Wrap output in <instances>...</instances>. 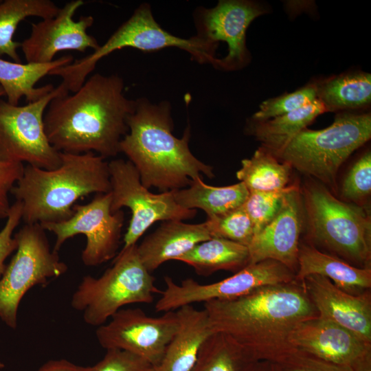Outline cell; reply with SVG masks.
<instances>
[{"label": "cell", "mask_w": 371, "mask_h": 371, "mask_svg": "<svg viewBox=\"0 0 371 371\" xmlns=\"http://www.w3.org/2000/svg\"><path fill=\"white\" fill-rule=\"evenodd\" d=\"M213 333L225 335L256 361L277 362L295 348L291 335L318 316L302 282L259 288L244 296L204 303Z\"/></svg>", "instance_id": "obj_1"}, {"label": "cell", "mask_w": 371, "mask_h": 371, "mask_svg": "<svg viewBox=\"0 0 371 371\" xmlns=\"http://www.w3.org/2000/svg\"><path fill=\"white\" fill-rule=\"evenodd\" d=\"M124 90L120 76L96 73L72 94L53 98L43 118L52 146L60 153L95 152L104 159L115 157L128 131L127 118L136 104Z\"/></svg>", "instance_id": "obj_2"}, {"label": "cell", "mask_w": 371, "mask_h": 371, "mask_svg": "<svg viewBox=\"0 0 371 371\" xmlns=\"http://www.w3.org/2000/svg\"><path fill=\"white\" fill-rule=\"evenodd\" d=\"M127 126L120 153L134 165L148 189L153 187L161 192L176 190L203 179V175L214 177L212 167L198 159L189 148L190 126L181 138L172 134L169 102L153 104L145 98L137 99Z\"/></svg>", "instance_id": "obj_3"}, {"label": "cell", "mask_w": 371, "mask_h": 371, "mask_svg": "<svg viewBox=\"0 0 371 371\" xmlns=\"http://www.w3.org/2000/svg\"><path fill=\"white\" fill-rule=\"evenodd\" d=\"M60 165L52 170L24 166L10 193L22 203L25 224L60 223L74 214L75 203L90 194L111 191L109 162L89 152L60 153Z\"/></svg>", "instance_id": "obj_4"}, {"label": "cell", "mask_w": 371, "mask_h": 371, "mask_svg": "<svg viewBox=\"0 0 371 371\" xmlns=\"http://www.w3.org/2000/svg\"><path fill=\"white\" fill-rule=\"evenodd\" d=\"M304 199L308 243L355 267L371 268V219L367 210L340 201L316 182L305 186Z\"/></svg>", "instance_id": "obj_5"}, {"label": "cell", "mask_w": 371, "mask_h": 371, "mask_svg": "<svg viewBox=\"0 0 371 371\" xmlns=\"http://www.w3.org/2000/svg\"><path fill=\"white\" fill-rule=\"evenodd\" d=\"M218 45L196 35L185 38L169 33L157 23L150 5L145 3L137 7L131 17L97 49L69 65L54 69L49 75L60 77V84L69 92L74 93L83 85L98 61L116 50L132 47L152 52L177 47L188 52L199 63L211 64L215 67Z\"/></svg>", "instance_id": "obj_6"}, {"label": "cell", "mask_w": 371, "mask_h": 371, "mask_svg": "<svg viewBox=\"0 0 371 371\" xmlns=\"http://www.w3.org/2000/svg\"><path fill=\"white\" fill-rule=\"evenodd\" d=\"M370 137V113L340 112L330 126L303 129L274 155L335 190L340 166Z\"/></svg>", "instance_id": "obj_7"}, {"label": "cell", "mask_w": 371, "mask_h": 371, "mask_svg": "<svg viewBox=\"0 0 371 371\" xmlns=\"http://www.w3.org/2000/svg\"><path fill=\"white\" fill-rule=\"evenodd\" d=\"M155 280L135 244L121 249L100 277L84 276L72 295L71 305L82 313L87 324L98 327L126 305L153 302L154 295L161 292Z\"/></svg>", "instance_id": "obj_8"}, {"label": "cell", "mask_w": 371, "mask_h": 371, "mask_svg": "<svg viewBox=\"0 0 371 371\" xmlns=\"http://www.w3.org/2000/svg\"><path fill=\"white\" fill-rule=\"evenodd\" d=\"M17 248L0 278V319L12 329L17 326L20 302L37 285H45L68 269L51 249L40 223L24 224L14 235Z\"/></svg>", "instance_id": "obj_9"}, {"label": "cell", "mask_w": 371, "mask_h": 371, "mask_svg": "<svg viewBox=\"0 0 371 371\" xmlns=\"http://www.w3.org/2000/svg\"><path fill=\"white\" fill-rule=\"evenodd\" d=\"M67 93L60 84L43 98L23 106L0 99V160L45 170L58 168L60 152L49 142L43 118L50 101Z\"/></svg>", "instance_id": "obj_10"}, {"label": "cell", "mask_w": 371, "mask_h": 371, "mask_svg": "<svg viewBox=\"0 0 371 371\" xmlns=\"http://www.w3.org/2000/svg\"><path fill=\"white\" fill-rule=\"evenodd\" d=\"M109 168L111 212L128 207L131 212L121 249L137 244L139 238L156 222L183 221L196 216V210L184 208L176 202L173 190L159 194L150 192L142 183L138 171L130 161L111 160Z\"/></svg>", "instance_id": "obj_11"}, {"label": "cell", "mask_w": 371, "mask_h": 371, "mask_svg": "<svg viewBox=\"0 0 371 371\" xmlns=\"http://www.w3.org/2000/svg\"><path fill=\"white\" fill-rule=\"evenodd\" d=\"M295 277V273L286 266L269 259L249 264L232 276L212 284H202L187 278L179 284L166 276V289L161 291L155 308L157 312L165 313L194 303L232 300L263 286L290 282Z\"/></svg>", "instance_id": "obj_12"}, {"label": "cell", "mask_w": 371, "mask_h": 371, "mask_svg": "<svg viewBox=\"0 0 371 371\" xmlns=\"http://www.w3.org/2000/svg\"><path fill=\"white\" fill-rule=\"evenodd\" d=\"M111 203L110 192L97 194L87 204H75L74 214L68 220L40 223L56 236L53 250L58 252L67 240L83 234L87 240L81 254L85 265L98 266L113 259L120 245L124 214L122 210L112 212Z\"/></svg>", "instance_id": "obj_13"}, {"label": "cell", "mask_w": 371, "mask_h": 371, "mask_svg": "<svg viewBox=\"0 0 371 371\" xmlns=\"http://www.w3.org/2000/svg\"><path fill=\"white\" fill-rule=\"evenodd\" d=\"M108 323L98 327L95 336L106 350L118 349L136 355L157 366L178 328L173 311L150 317L138 308H121Z\"/></svg>", "instance_id": "obj_14"}, {"label": "cell", "mask_w": 371, "mask_h": 371, "mask_svg": "<svg viewBox=\"0 0 371 371\" xmlns=\"http://www.w3.org/2000/svg\"><path fill=\"white\" fill-rule=\"evenodd\" d=\"M264 13L261 5L246 0H221L214 8L196 10V36L213 43L224 41L227 44V56L218 58L215 68L232 71L248 63L246 32L250 23Z\"/></svg>", "instance_id": "obj_15"}, {"label": "cell", "mask_w": 371, "mask_h": 371, "mask_svg": "<svg viewBox=\"0 0 371 371\" xmlns=\"http://www.w3.org/2000/svg\"><path fill=\"white\" fill-rule=\"evenodd\" d=\"M82 0H73L60 8L52 18L31 25L29 37L21 43V48L27 63L43 64L54 60V56L64 50L85 52L97 49L100 45L87 30L93 25L91 15L74 19L76 11L84 4Z\"/></svg>", "instance_id": "obj_16"}, {"label": "cell", "mask_w": 371, "mask_h": 371, "mask_svg": "<svg viewBox=\"0 0 371 371\" xmlns=\"http://www.w3.org/2000/svg\"><path fill=\"white\" fill-rule=\"evenodd\" d=\"M290 342L297 349L353 371H371V342L319 316L300 322Z\"/></svg>", "instance_id": "obj_17"}, {"label": "cell", "mask_w": 371, "mask_h": 371, "mask_svg": "<svg viewBox=\"0 0 371 371\" xmlns=\"http://www.w3.org/2000/svg\"><path fill=\"white\" fill-rule=\"evenodd\" d=\"M303 205L298 187L293 185L275 217L254 235L248 246L249 264L273 260L295 274L304 215Z\"/></svg>", "instance_id": "obj_18"}, {"label": "cell", "mask_w": 371, "mask_h": 371, "mask_svg": "<svg viewBox=\"0 0 371 371\" xmlns=\"http://www.w3.org/2000/svg\"><path fill=\"white\" fill-rule=\"evenodd\" d=\"M305 291L318 316L350 330L371 342V291L359 295L348 293L320 275L302 281Z\"/></svg>", "instance_id": "obj_19"}, {"label": "cell", "mask_w": 371, "mask_h": 371, "mask_svg": "<svg viewBox=\"0 0 371 371\" xmlns=\"http://www.w3.org/2000/svg\"><path fill=\"white\" fill-rule=\"evenodd\" d=\"M212 238L207 221L189 224L168 221L137 245V251L146 269L152 273L163 263L177 260L197 244Z\"/></svg>", "instance_id": "obj_20"}, {"label": "cell", "mask_w": 371, "mask_h": 371, "mask_svg": "<svg viewBox=\"0 0 371 371\" xmlns=\"http://www.w3.org/2000/svg\"><path fill=\"white\" fill-rule=\"evenodd\" d=\"M178 328L161 362L152 371H190L205 340L213 333L206 311L185 305L176 311Z\"/></svg>", "instance_id": "obj_21"}, {"label": "cell", "mask_w": 371, "mask_h": 371, "mask_svg": "<svg viewBox=\"0 0 371 371\" xmlns=\"http://www.w3.org/2000/svg\"><path fill=\"white\" fill-rule=\"evenodd\" d=\"M295 280L302 282L310 275H320L341 290L359 295L371 288V268L355 267L324 253L310 243H300Z\"/></svg>", "instance_id": "obj_22"}, {"label": "cell", "mask_w": 371, "mask_h": 371, "mask_svg": "<svg viewBox=\"0 0 371 371\" xmlns=\"http://www.w3.org/2000/svg\"><path fill=\"white\" fill-rule=\"evenodd\" d=\"M71 55H65L51 63L43 64L10 62L0 58V85L7 102L18 105L25 97L32 102L39 100L54 89L52 84L36 87V83L54 69L71 63Z\"/></svg>", "instance_id": "obj_23"}, {"label": "cell", "mask_w": 371, "mask_h": 371, "mask_svg": "<svg viewBox=\"0 0 371 371\" xmlns=\"http://www.w3.org/2000/svg\"><path fill=\"white\" fill-rule=\"evenodd\" d=\"M176 202L181 207L203 210L207 218L222 216L241 207L249 190L243 182L216 187L207 185L202 178L192 181L184 188L173 190Z\"/></svg>", "instance_id": "obj_24"}, {"label": "cell", "mask_w": 371, "mask_h": 371, "mask_svg": "<svg viewBox=\"0 0 371 371\" xmlns=\"http://www.w3.org/2000/svg\"><path fill=\"white\" fill-rule=\"evenodd\" d=\"M317 99L326 112L367 108L371 102V75L355 71L316 82Z\"/></svg>", "instance_id": "obj_25"}, {"label": "cell", "mask_w": 371, "mask_h": 371, "mask_svg": "<svg viewBox=\"0 0 371 371\" xmlns=\"http://www.w3.org/2000/svg\"><path fill=\"white\" fill-rule=\"evenodd\" d=\"M192 267L199 276L224 270L234 273L249 264L248 247L221 238H212L195 245L177 259Z\"/></svg>", "instance_id": "obj_26"}, {"label": "cell", "mask_w": 371, "mask_h": 371, "mask_svg": "<svg viewBox=\"0 0 371 371\" xmlns=\"http://www.w3.org/2000/svg\"><path fill=\"white\" fill-rule=\"evenodd\" d=\"M326 112L323 104L317 99L306 106L282 115L265 121L251 120L248 131L262 143V147L275 155L318 115Z\"/></svg>", "instance_id": "obj_27"}, {"label": "cell", "mask_w": 371, "mask_h": 371, "mask_svg": "<svg viewBox=\"0 0 371 371\" xmlns=\"http://www.w3.org/2000/svg\"><path fill=\"white\" fill-rule=\"evenodd\" d=\"M60 8L50 0H5L0 2V56L21 63L17 53L21 43L13 40L19 23L29 16L42 19L55 16Z\"/></svg>", "instance_id": "obj_28"}, {"label": "cell", "mask_w": 371, "mask_h": 371, "mask_svg": "<svg viewBox=\"0 0 371 371\" xmlns=\"http://www.w3.org/2000/svg\"><path fill=\"white\" fill-rule=\"evenodd\" d=\"M291 169L289 164L279 162L273 153L262 146L251 158L241 161L236 177L249 191H275L287 186Z\"/></svg>", "instance_id": "obj_29"}, {"label": "cell", "mask_w": 371, "mask_h": 371, "mask_svg": "<svg viewBox=\"0 0 371 371\" xmlns=\"http://www.w3.org/2000/svg\"><path fill=\"white\" fill-rule=\"evenodd\" d=\"M256 361L225 335L213 333L202 345L190 371H251Z\"/></svg>", "instance_id": "obj_30"}, {"label": "cell", "mask_w": 371, "mask_h": 371, "mask_svg": "<svg viewBox=\"0 0 371 371\" xmlns=\"http://www.w3.org/2000/svg\"><path fill=\"white\" fill-rule=\"evenodd\" d=\"M212 238L227 239L247 247L254 235V227L243 205L227 214L206 220Z\"/></svg>", "instance_id": "obj_31"}, {"label": "cell", "mask_w": 371, "mask_h": 371, "mask_svg": "<svg viewBox=\"0 0 371 371\" xmlns=\"http://www.w3.org/2000/svg\"><path fill=\"white\" fill-rule=\"evenodd\" d=\"M316 100V86L315 82H313L292 93H285L263 101L251 120H267L306 106Z\"/></svg>", "instance_id": "obj_32"}, {"label": "cell", "mask_w": 371, "mask_h": 371, "mask_svg": "<svg viewBox=\"0 0 371 371\" xmlns=\"http://www.w3.org/2000/svg\"><path fill=\"white\" fill-rule=\"evenodd\" d=\"M292 186L275 191H249L243 207L253 223L254 234L275 217Z\"/></svg>", "instance_id": "obj_33"}, {"label": "cell", "mask_w": 371, "mask_h": 371, "mask_svg": "<svg viewBox=\"0 0 371 371\" xmlns=\"http://www.w3.org/2000/svg\"><path fill=\"white\" fill-rule=\"evenodd\" d=\"M371 192V153L366 151L351 166L342 187L343 196L357 205L366 199Z\"/></svg>", "instance_id": "obj_34"}, {"label": "cell", "mask_w": 371, "mask_h": 371, "mask_svg": "<svg viewBox=\"0 0 371 371\" xmlns=\"http://www.w3.org/2000/svg\"><path fill=\"white\" fill-rule=\"evenodd\" d=\"M282 371H353L295 348L276 362Z\"/></svg>", "instance_id": "obj_35"}, {"label": "cell", "mask_w": 371, "mask_h": 371, "mask_svg": "<svg viewBox=\"0 0 371 371\" xmlns=\"http://www.w3.org/2000/svg\"><path fill=\"white\" fill-rule=\"evenodd\" d=\"M153 366L143 358L127 351L109 349L104 357L89 371H152Z\"/></svg>", "instance_id": "obj_36"}, {"label": "cell", "mask_w": 371, "mask_h": 371, "mask_svg": "<svg viewBox=\"0 0 371 371\" xmlns=\"http://www.w3.org/2000/svg\"><path fill=\"white\" fill-rule=\"evenodd\" d=\"M22 220V203L16 201L12 205L4 226L0 230V278L3 275L8 257L17 248L13 233Z\"/></svg>", "instance_id": "obj_37"}, {"label": "cell", "mask_w": 371, "mask_h": 371, "mask_svg": "<svg viewBox=\"0 0 371 371\" xmlns=\"http://www.w3.org/2000/svg\"><path fill=\"white\" fill-rule=\"evenodd\" d=\"M23 164L0 160V219L7 218L11 205L9 193L21 178Z\"/></svg>", "instance_id": "obj_38"}, {"label": "cell", "mask_w": 371, "mask_h": 371, "mask_svg": "<svg viewBox=\"0 0 371 371\" xmlns=\"http://www.w3.org/2000/svg\"><path fill=\"white\" fill-rule=\"evenodd\" d=\"M91 366H78L66 359L50 360L36 371H89Z\"/></svg>", "instance_id": "obj_39"}, {"label": "cell", "mask_w": 371, "mask_h": 371, "mask_svg": "<svg viewBox=\"0 0 371 371\" xmlns=\"http://www.w3.org/2000/svg\"><path fill=\"white\" fill-rule=\"evenodd\" d=\"M251 371H282L279 366L269 361H257L254 363Z\"/></svg>", "instance_id": "obj_40"}, {"label": "cell", "mask_w": 371, "mask_h": 371, "mask_svg": "<svg viewBox=\"0 0 371 371\" xmlns=\"http://www.w3.org/2000/svg\"><path fill=\"white\" fill-rule=\"evenodd\" d=\"M5 96V92L0 85V97Z\"/></svg>", "instance_id": "obj_41"}, {"label": "cell", "mask_w": 371, "mask_h": 371, "mask_svg": "<svg viewBox=\"0 0 371 371\" xmlns=\"http://www.w3.org/2000/svg\"><path fill=\"white\" fill-rule=\"evenodd\" d=\"M5 367L4 363L0 361V369H2Z\"/></svg>", "instance_id": "obj_42"}, {"label": "cell", "mask_w": 371, "mask_h": 371, "mask_svg": "<svg viewBox=\"0 0 371 371\" xmlns=\"http://www.w3.org/2000/svg\"><path fill=\"white\" fill-rule=\"evenodd\" d=\"M1 1L0 0V2H1Z\"/></svg>", "instance_id": "obj_43"}]
</instances>
